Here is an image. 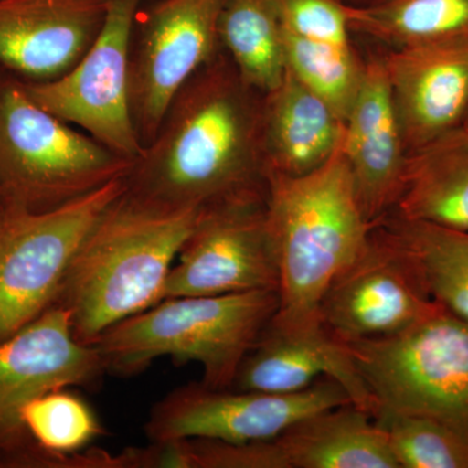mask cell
Instances as JSON below:
<instances>
[{
	"label": "cell",
	"mask_w": 468,
	"mask_h": 468,
	"mask_svg": "<svg viewBox=\"0 0 468 468\" xmlns=\"http://www.w3.org/2000/svg\"><path fill=\"white\" fill-rule=\"evenodd\" d=\"M263 107L264 94L218 51L169 103L126 175V194L167 211L266 194Z\"/></svg>",
	"instance_id": "1"
},
{
	"label": "cell",
	"mask_w": 468,
	"mask_h": 468,
	"mask_svg": "<svg viewBox=\"0 0 468 468\" xmlns=\"http://www.w3.org/2000/svg\"><path fill=\"white\" fill-rule=\"evenodd\" d=\"M125 190L80 246L54 303L68 310L82 344L163 301L176 258L202 211L153 207Z\"/></svg>",
	"instance_id": "2"
},
{
	"label": "cell",
	"mask_w": 468,
	"mask_h": 468,
	"mask_svg": "<svg viewBox=\"0 0 468 468\" xmlns=\"http://www.w3.org/2000/svg\"><path fill=\"white\" fill-rule=\"evenodd\" d=\"M267 215L279 264L282 332L318 328L320 303L335 277L367 246L372 226L360 207L343 146L301 177H268Z\"/></svg>",
	"instance_id": "3"
},
{
	"label": "cell",
	"mask_w": 468,
	"mask_h": 468,
	"mask_svg": "<svg viewBox=\"0 0 468 468\" xmlns=\"http://www.w3.org/2000/svg\"><path fill=\"white\" fill-rule=\"evenodd\" d=\"M277 309V291L167 298L111 326L90 345L106 372L131 377L171 356L199 363L203 384L228 389Z\"/></svg>",
	"instance_id": "4"
},
{
	"label": "cell",
	"mask_w": 468,
	"mask_h": 468,
	"mask_svg": "<svg viewBox=\"0 0 468 468\" xmlns=\"http://www.w3.org/2000/svg\"><path fill=\"white\" fill-rule=\"evenodd\" d=\"M133 163L43 110L23 82L0 86V201L7 211L57 208L125 177Z\"/></svg>",
	"instance_id": "5"
},
{
	"label": "cell",
	"mask_w": 468,
	"mask_h": 468,
	"mask_svg": "<svg viewBox=\"0 0 468 468\" xmlns=\"http://www.w3.org/2000/svg\"><path fill=\"white\" fill-rule=\"evenodd\" d=\"M345 345L378 408L432 419L468 443L467 322L442 309L399 334Z\"/></svg>",
	"instance_id": "6"
},
{
	"label": "cell",
	"mask_w": 468,
	"mask_h": 468,
	"mask_svg": "<svg viewBox=\"0 0 468 468\" xmlns=\"http://www.w3.org/2000/svg\"><path fill=\"white\" fill-rule=\"evenodd\" d=\"M125 177L48 211L5 212L0 221V341L55 303L80 246L124 193Z\"/></svg>",
	"instance_id": "7"
},
{
	"label": "cell",
	"mask_w": 468,
	"mask_h": 468,
	"mask_svg": "<svg viewBox=\"0 0 468 468\" xmlns=\"http://www.w3.org/2000/svg\"><path fill=\"white\" fill-rule=\"evenodd\" d=\"M141 2L110 0L101 33L75 67L48 81L23 82L43 110L131 162L144 149L129 91L132 32Z\"/></svg>",
	"instance_id": "8"
},
{
	"label": "cell",
	"mask_w": 468,
	"mask_h": 468,
	"mask_svg": "<svg viewBox=\"0 0 468 468\" xmlns=\"http://www.w3.org/2000/svg\"><path fill=\"white\" fill-rule=\"evenodd\" d=\"M230 389L203 383L177 388L154 405L144 432L151 442L263 441L277 439L304 418L353 403L346 390L329 378L297 393Z\"/></svg>",
	"instance_id": "9"
},
{
	"label": "cell",
	"mask_w": 468,
	"mask_h": 468,
	"mask_svg": "<svg viewBox=\"0 0 468 468\" xmlns=\"http://www.w3.org/2000/svg\"><path fill=\"white\" fill-rule=\"evenodd\" d=\"M255 291H279L267 193L202 209L169 272L163 300Z\"/></svg>",
	"instance_id": "10"
},
{
	"label": "cell",
	"mask_w": 468,
	"mask_h": 468,
	"mask_svg": "<svg viewBox=\"0 0 468 468\" xmlns=\"http://www.w3.org/2000/svg\"><path fill=\"white\" fill-rule=\"evenodd\" d=\"M220 0H156L138 11L129 54V91L144 147L158 132L175 95L221 50Z\"/></svg>",
	"instance_id": "11"
},
{
	"label": "cell",
	"mask_w": 468,
	"mask_h": 468,
	"mask_svg": "<svg viewBox=\"0 0 468 468\" xmlns=\"http://www.w3.org/2000/svg\"><path fill=\"white\" fill-rule=\"evenodd\" d=\"M104 372L100 351L77 340L69 313L58 304L0 341V451L18 452L29 437L20 420L27 402L91 385Z\"/></svg>",
	"instance_id": "12"
},
{
	"label": "cell",
	"mask_w": 468,
	"mask_h": 468,
	"mask_svg": "<svg viewBox=\"0 0 468 468\" xmlns=\"http://www.w3.org/2000/svg\"><path fill=\"white\" fill-rule=\"evenodd\" d=\"M442 310L372 227L367 246L335 277L320 303V322L341 343L387 337Z\"/></svg>",
	"instance_id": "13"
},
{
	"label": "cell",
	"mask_w": 468,
	"mask_h": 468,
	"mask_svg": "<svg viewBox=\"0 0 468 468\" xmlns=\"http://www.w3.org/2000/svg\"><path fill=\"white\" fill-rule=\"evenodd\" d=\"M365 58L362 84L345 120L343 153L360 207L374 227L399 201L409 154L380 48L374 45Z\"/></svg>",
	"instance_id": "14"
},
{
	"label": "cell",
	"mask_w": 468,
	"mask_h": 468,
	"mask_svg": "<svg viewBox=\"0 0 468 468\" xmlns=\"http://www.w3.org/2000/svg\"><path fill=\"white\" fill-rule=\"evenodd\" d=\"M110 0H0V64L32 81L57 79L97 39Z\"/></svg>",
	"instance_id": "15"
},
{
	"label": "cell",
	"mask_w": 468,
	"mask_h": 468,
	"mask_svg": "<svg viewBox=\"0 0 468 468\" xmlns=\"http://www.w3.org/2000/svg\"><path fill=\"white\" fill-rule=\"evenodd\" d=\"M378 48L408 154L461 128L468 112V46Z\"/></svg>",
	"instance_id": "16"
},
{
	"label": "cell",
	"mask_w": 468,
	"mask_h": 468,
	"mask_svg": "<svg viewBox=\"0 0 468 468\" xmlns=\"http://www.w3.org/2000/svg\"><path fill=\"white\" fill-rule=\"evenodd\" d=\"M334 378L351 402L374 415L377 401L360 377L346 345L324 326L302 332H282L267 325L243 359L234 389L266 393H297L320 378Z\"/></svg>",
	"instance_id": "17"
},
{
	"label": "cell",
	"mask_w": 468,
	"mask_h": 468,
	"mask_svg": "<svg viewBox=\"0 0 468 468\" xmlns=\"http://www.w3.org/2000/svg\"><path fill=\"white\" fill-rule=\"evenodd\" d=\"M344 131V119L334 107L286 69L280 85L264 94L267 180L318 171L343 146Z\"/></svg>",
	"instance_id": "18"
},
{
	"label": "cell",
	"mask_w": 468,
	"mask_h": 468,
	"mask_svg": "<svg viewBox=\"0 0 468 468\" xmlns=\"http://www.w3.org/2000/svg\"><path fill=\"white\" fill-rule=\"evenodd\" d=\"M277 441L291 468H399L384 431L354 403L304 418Z\"/></svg>",
	"instance_id": "19"
},
{
	"label": "cell",
	"mask_w": 468,
	"mask_h": 468,
	"mask_svg": "<svg viewBox=\"0 0 468 468\" xmlns=\"http://www.w3.org/2000/svg\"><path fill=\"white\" fill-rule=\"evenodd\" d=\"M390 214L468 230V131L454 129L409 154Z\"/></svg>",
	"instance_id": "20"
},
{
	"label": "cell",
	"mask_w": 468,
	"mask_h": 468,
	"mask_svg": "<svg viewBox=\"0 0 468 468\" xmlns=\"http://www.w3.org/2000/svg\"><path fill=\"white\" fill-rule=\"evenodd\" d=\"M428 297L468 323V230L389 214L374 226Z\"/></svg>",
	"instance_id": "21"
},
{
	"label": "cell",
	"mask_w": 468,
	"mask_h": 468,
	"mask_svg": "<svg viewBox=\"0 0 468 468\" xmlns=\"http://www.w3.org/2000/svg\"><path fill=\"white\" fill-rule=\"evenodd\" d=\"M346 9L353 37L378 48L468 46V0H383Z\"/></svg>",
	"instance_id": "22"
},
{
	"label": "cell",
	"mask_w": 468,
	"mask_h": 468,
	"mask_svg": "<svg viewBox=\"0 0 468 468\" xmlns=\"http://www.w3.org/2000/svg\"><path fill=\"white\" fill-rule=\"evenodd\" d=\"M220 48L242 79L267 94L286 73L284 26L276 0H220Z\"/></svg>",
	"instance_id": "23"
},
{
	"label": "cell",
	"mask_w": 468,
	"mask_h": 468,
	"mask_svg": "<svg viewBox=\"0 0 468 468\" xmlns=\"http://www.w3.org/2000/svg\"><path fill=\"white\" fill-rule=\"evenodd\" d=\"M286 69L334 107L344 122L358 94L366 58L351 48L311 41L284 29Z\"/></svg>",
	"instance_id": "24"
},
{
	"label": "cell",
	"mask_w": 468,
	"mask_h": 468,
	"mask_svg": "<svg viewBox=\"0 0 468 468\" xmlns=\"http://www.w3.org/2000/svg\"><path fill=\"white\" fill-rule=\"evenodd\" d=\"M372 418L399 468H468V443L439 421L385 408Z\"/></svg>",
	"instance_id": "25"
},
{
	"label": "cell",
	"mask_w": 468,
	"mask_h": 468,
	"mask_svg": "<svg viewBox=\"0 0 468 468\" xmlns=\"http://www.w3.org/2000/svg\"><path fill=\"white\" fill-rule=\"evenodd\" d=\"M20 420L37 448L51 454L82 451L88 443L104 435L100 419L77 394L52 390L27 402Z\"/></svg>",
	"instance_id": "26"
},
{
	"label": "cell",
	"mask_w": 468,
	"mask_h": 468,
	"mask_svg": "<svg viewBox=\"0 0 468 468\" xmlns=\"http://www.w3.org/2000/svg\"><path fill=\"white\" fill-rule=\"evenodd\" d=\"M282 26L295 36L341 48L354 46L346 5L340 0H276Z\"/></svg>",
	"instance_id": "27"
},
{
	"label": "cell",
	"mask_w": 468,
	"mask_h": 468,
	"mask_svg": "<svg viewBox=\"0 0 468 468\" xmlns=\"http://www.w3.org/2000/svg\"><path fill=\"white\" fill-rule=\"evenodd\" d=\"M189 468H291L277 439L251 442L185 440Z\"/></svg>",
	"instance_id": "28"
},
{
	"label": "cell",
	"mask_w": 468,
	"mask_h": 468,
	"mask_svg": "<svg viewBox=\"0 0 468 468\" xmlns=\"http://www.w3.org/2000/svg\"><path fill=\"white\" fill-rule=\"evenodd\" d=\"M344 5H350V7H367V5H377L383 0H340Z\"/></svg>",
	"instance_id": "29"
},
{
	"label": "cell",
	"mask_w": 468,
	"mask_h": 468,
	"mask_svg": "<svg viewBox=\"0 0 468 468\" xmlns=\"http://www.w3.org/2000/svg\"><path fill=\"white\" fill-rule=\"evenodd\" d=\"M5 212H7V209H5V205H3V202L0 201V221H2L3 218H5Z\"/></svg>",
	"instance_id": "30"
},
{
	"label": "cell",
	"mask_w": 468,
	"mask_h": 468,
	"mask_svg": "<svg viewBox=\"0 0 468 468\" xmlns=\"http://www.w3.org/2000/svg\"><path fill=\"white\" fill-rule=\"evenodd\" d=\"M462 128L467 129L468 131V112L466 115V119H464L463 124H462Z\"/></svg>",
	"instance_id": "31"
}]
</instances>
